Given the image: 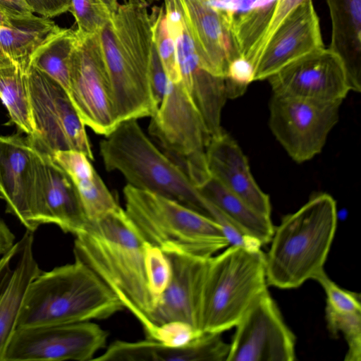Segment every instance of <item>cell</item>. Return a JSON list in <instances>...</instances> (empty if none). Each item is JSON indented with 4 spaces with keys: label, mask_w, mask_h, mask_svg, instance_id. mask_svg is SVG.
Segmentation results:
<instances>
[{
    "label": "cell",
    "mask_w": 361,
    "mask_h": 361,
    "mask_svg": "<svg viewBox=\"0 0 361 361\" xmlns=\"http://www.w3.org/2000/svg\"><path fill=\"white\" fill-rule=\"evenodd\" d=\"M75 235V258L99 276L140 322L147 338L154 340L157 300L148 280L146 241L125 210L119 206L97 220L87 221Z\"/></svg>",
    "instance_id": "obj_1"
},
{
    "label": "cell",
    "mask_w": 361,
    "mask_h": 361,
    "mask_svg": "<svg viewBox=\"0 0 361 361\" xmlns=\"http://www.w3.org/2000/svg\"><path fill=\"white\" fill-rule=\"evenodd\" d=\"M337 223L336 202L324 192L284 216L274 228L265 255L267 285L292 289L314 279L324 270Z\"/></svg>",
    "instance_id": "obj_2"
},
{
    "label": "cell",
    "mask_w": 361,
    "mask_h": 361,
    "mask_svg": "<svg viewBox=\"0 0 361 361\" xmlns=\"http://www.w3.org/2000/svg\"><path fill=\"white\" fill-rule=\"evenodd\" d=\"M124 307L80 259L39 274L25 295L16 329L103 319Z\"/></svg>",
    "instance_id": "obj_3"
},
{
    "label": "cell",
    "mask_w": 361,
    "mask_h": 361,
    "mask_svg": "<svg viewBox=\"0 0 361 361\" xmlns=\"http://www.w3.org/2000/svg\"><path fill=\"white\" fill-rule=\"evenodd\" d=\"M125 212L144 240L165 254L202 258L229 245L212 218L175 200L127 184Z\"/></svg>",
    "instance_id": "obj_4"
},
{
    "label": "cell",
    "mask_w": 361,
    "mask_h": 361,
    "mask_svg": "<svg viewBox=\"0 0 361 361\" xmlns=\"http://www.w3.org/2000/svg\"><path fill=\"white\" fill-rule=\"evenodd\" d=\"M108 171L128 184L175 200L207 216L204 197L184 172L143 132L137 119L119 123L99 143Z\"/></svg>",
    "instance_id": "obj_5"
},
{
    "label": "cell",
    "mask_w": 361,
    "mask_h": 361,
    "mask_svg": "<svg viewBox=\"0 0 361 361\" xmlns=\"http://www.w3.org/2000/svg\"><path fill=\"white\" fill-rule=\"evenodd\" d=\"M267 286L261 249L231 245L211 257L201 303L202 333L221 334L235 327Z\"/></svg>",
    "instance_id": "obj_6"
},
{
    "label": "cell",
    "mask_w": 361,
    "mask_h": 361,
    "mask_svg": "<svg viewBox=\"0 0 361 361\" xmlns=\"http://www.w3.org/2000/svg\"><path fill=\"white\" fill-rule=\"evenodd\" d=\"M150 117L149 134L198 188L211 176L206 157L210 136L181 81L169 80L165 94Z\"/></svg>",
    "instance_id": "obj_7"
},
{
    "label": "cell",
    "mask_w": 361,
    "mask_h": 361,
    "mask_svg": "<svg viewBox=\"0 0 361 361\" xmlns=\"http://www.w3.org/2000/svg\"><path fill=\"white\" fill-rule=\"evenodd\" d=\"M27 81L34 133L27 136L37 150L53 155L59 150H77L94 159L85 125L67 92L44 73L31 66Z\"/></svg>",
    "instance_id": "obj_8"
},
{
    "label": "cell",
    "mask_w": 361,
    "mask_h": 361,
    "mask_svg": "<svg viewBox=\"0 0 361 361\" xmlns=\"http://www.w3.org/2000/svg\"><path fill=\"white\" fill-rule=\"evenodd\" d=\"M76 31L68 94L83 124L96 134L106 136L118 123L99 34Z\"/></svg>",
    "instance_id": "obj_9"
},
{
    "label": "cell",
    "mask_w": 361,
    "mask_h": 361,
    "mask_svg": "<svg viewBox=\"0 0 361 361\" xmlns=\"http://www.w3.org/2000/svg\"><path fill=\"white\" fill-rule=\"evenodd\" d=\"M341 103L272 94L270 129L293 161H309L322 152L329 134L338 123Z\"/></svg>",
    "instance_id": "obj_10"
},
{
    "label": "cell",
    "mask_w": 361,
    "mask_h": 361,
    "mask_svg": "<svg viewBox=\"0 0 361 361\" xmlns=\"http://www.w3.org/2000/svg\"><path fill=\"white\" fill-rule=\"evenodd\" d=\"M107 337V331L90 321L18 328L3 361H90L105 346Z\"/></svg>",
    "instance_id": "obj_11"
},
{
    "label": "cell",
    "mask_w": 361,
    "mask_h": 361,
    "mask_svg": "<svg viewBox=\"0 0 361 361\" xmlns=\"http://www.w3.org/2000/svg\"><path fill=\"white\" fill-rule=\"evenodd\" d=\"M295 336L268 290L235 326L226 361H294Z\"/></svg>",
    "instance_id": "obj_12"
},
{
    "label": "cell",
    "mask_w": 361,
    "mask_h": 361,
    "mask_svg": "<svg viewBox=\"0 0 361 361\" xmlns=\"http://www.w3.org/2000/svg\"><path fill=\"white\" fill-rule=\"evenodd\" d=\"M267 80L273 94L322 102H343L351 92L341 58L324 47L287 64Z\"/></svg>",
    "instance_id": "obj_13"
},
{
    "label": "cell",
    "mask_w": 361,
    "mask_h": 361,
    "mask_svg": "<svg viewBox=\"0 0 361 361\" xmlns=\"http://www.w3.org/2000/svg\"><path fill=\"white\" fill-rule=\"evenodd\" d=\"M35 149L36 223L38 226L54 224L64 233L75 235L87 222L76 188L51 155Z\"/></svg>",
    "instance_id": "obj_14"
},
{
    "label": "cell",
    "mask_w": 361,
    "mask_h": 361,
    "mask_svg": "<svg viewBox=\"0 0 361 361\" xmlns=\"http://www.w3.org/2000/svg\"><path fill=\"white\" fill-rule=\"evenodd\" d=\"M35 149L20 133L0 136V198L6 212L27 230L39 227L35 217Z\"/></svg>",
    "instance_id": "obj_15"
},
{
    "label": "cell",
    "mask_w": 361,
    "mask_h": 361,
    "mask_svg": "<svg viewBox=\"0 0 361 361\" xmlns=\"http://www.w3.org/2000/svg\"><path fill=\"white\" fill-rule=\"evenodd\" d=\"M319 19L312 0H302L286 17L263 50L253 80H267L292 61L323 48Z\"/></svg>",
    "instance_id": "obj_16"
},
{
    "label": "cell",
    "mask_w": 361,
    "mask_h": 361,
    "mask_svg": "<svg viewBox=\"0 0 361 361\" xmlns=\"http://www.w3.org/2000/svg\"><path fill=\"white\" fill-rule=\"evenodd\" d=\"M171 265V278L152 314L156 326L172 321L191 325L201 334L200 312L209 258L166 254Z\"/></svg>",
    "instance_id": "obj_17"
},
{
    "label": "cell",
    "mask_w": 361,
    "mask_h": 361,
    "mask_svg": "<svg viewBox=\"0 0 361 361\" xmlns=\"http://www.w3.org/2000/svg\"><path fill=\"white\" fill-rule=\"evenodd\" d=\"M33 232L28 230L0 259V361L16 329L30 283L42 273L33 253Z\"/></svg>",
    "instance_id": "obj_18"
},
{
    "label": "cell",
    "mask_w": 361,
    "mask_h": 361,
    "mask_svg": "<svg viewBox=\"0 0 361 361\" xmlns=\"http://www.w3.org/2000/svg\"><path fill=\"white\" fill-rule=\"evenodd\" d=\"M183 3L202 68L225 78L229 63L240 57L224 14L207 0H183Z\"/></svg>",
    "instance_id": "obj_19"
},
{
    "label": "cell",
    "mask_w": 361,
    "mask_h": 361,
    "mask_svg": "<svg viewBox=\"0 0 361 361\" xmlns=\"http://www.w3.org/2000/svg\"><path fill=\"white\" fill-rule=\"evenodd\" d=\"M206 157L210 175L257 212L271 217L270 199L255 181L247 159L224 130L210 137Z\"/></svg>",
    "instance_id": "obj_20"
},
{
    "label": "cell",
    "mask_w": 361,
    "mask_h": 361,
    "mask_svg": "<svg viewBox=\"0 0 361 361\" xmlns=\"http://www.w3.org/2000/svg\"><path fill=\"white\" fill-rule=\"evenodd\" d=\"M220 333H204L185 346L173 348L147 338L144 341L113 342L95 361H223L229 344Z\"/></svg>",
    "instance_id": "obj_21"
},
{
    "label": "cell",
    "mask_w": 361,
    "mask_h": 361,
    "mask_svg": "<svg viewBox=\"0 0 361 361\" xmlns=\"http://www.w3.org/2000/svg\"><path fill=\"white\" fill-rule=\"evenodd\" d=\"M331 21L329 49L342 59L350 91L361 90V0H326Z\"/></svg>",
    "instance_id": "obj_22"
},
{
    "label": "cell",
    "mask_w": 361,
    "mask_h": 361,
    "mask_svg": "<svg viewBox=\"0 0 361 361\" xmlns=\"http://www.w3.org/2000/svg\"><path fill=\"white\" fill-rule=\"evenodd\" d=\"M52 157L73 181L88 221L97 220L119 207L83 152L59 150Z\"/></svg>",
    "instance_id": "obj_23"
},
{
    "label": "cell",
    "mask_w": 361,
    "mask_h": 361,
    "mask_svg": "<svg viewBox=\"0 0 361 361\" xmlns=\"http://www.w3.org/2000/svg\"><path fill=\"white\" fill-rule=\"evenodd\" d=\"M61 29L50 18L34 13L11 18L9 25H0V54L27 73L35 51Z\"/></svg>",
    "instance_id": "obj_24"
},
{
    "label": "cell",
    "mask_w": 361,
    "mask_h": 361,
    "mask_svg": "<svg viewBox=\"0 0 361 361\" xmlns=\"http://www.w3.org/2000/svg\"><path fill=\"white\" fill-rule=\"evenodd\" d=\"M197 188L246 235L257 239L262 245L270 242L274 231L271 217L255 211L212 176Z\"/></svg>",
    "instance_id": "obj_25"
},
{
    "label": "cell",
    "mask_w": 361,
    "mask_h": 361,
    "mask_svg": "<svg viewBox=\"0 0 361 361\" xmlns=\"http://www.w3.org/2000/svg\"><path fill=\"white\" fill-rule=\"evenodd\" d=\"M78 42V32L62 28L44 42L33 54L31 66L44 73L67 92L70 82V66Z\"/></svg>",
    "instance_id": "obj_26"
},
{
    "label": "cell",
    "mask_w": 361,
    "mask_h": 361,
    "mask_svg": "<svg viewBox=\"0 0 361 361\" xmlns=\"http://www.w3.org/2000/svg\"><path fill=\"white\" fill-rule=\"evenodd\" d=\"M0 99L11 121L27 136L34 133L27 73L12 64L0 68Z\"/></svg>",
    "instance_id": "obj_27"
},
{
    "label": "cell",
    "mask_w": 361,
    "mask_h": 361,
    "mask_svg": "<svg viewBox=\"0 0 361 361\" xmlns=\"http://www.w3.org/2000/svg\"><path fill=\"white\" fill-rule=\"evenodd\" d=\"M149 15L153 40L164 71L171 82L174 83L178 82L181 80V76L177 60L176 47L167 30L164 6H154Z\"/></svg>",
    "instance_id": "obj_28"
},
{
    "label": "cell",
    "mask_w": 361,
    "mask_h": 361,
    "mask_svg": "<svg viewBox=\"0 0 361 361\" xmlns=\"http://www.w3.org/2000/svg\"><path fill=\"white\" fill-rule=\"evenodd\" d=\"M327 327L332 335L341 333L348 344L345 361L361 360V312H339L326 306Z\"/></svg>",
    "instance_id": "obj_29"
},
{
    "label": "cell",
    "mask_w": 361,
    "mask_h": 361,
    "mask_svg": "<svg viewBox=\"0 0 361 361\" xmlns=\"http://www.w3.org/2000/svg\"><path fill=\"white\" fill-rule=\"evenodd\" d=\"M68 11L75 18L77 30L86 35L97 34L111 17L101 0H71Z\"/></svg>",
    "instance_id": "obj_30"
},
{
    "label": "cell",
    "mask_w": 361,
    "mask_h": 361,
    "mask_svg": "<svg viewBox=\"0 0 361 361\" xmlns=\"http://www.w3.org/2000/svg\"><path fill=\"white\" fill-rule=\"evenodd\" d=\"M145 257L151 292L157 300L164 292L171 278V265L168 256L160 249L146 242Z\"/></svg>",
    "instance_id": "obj_31"
},
{
    "label": "cell",
    "mask_w": 361,
    "mask_h": 361,
    "mask_svg": "<svg viewBox=\"0 0 361 361\" xmlns=\"http://www.w3.org/2000/svg\"><path fill=\"white\" fill-rule=\"evenodd\" d=\"M324 288L326 295V306L339 312H361L360 297L358 294L341 288L326 274L321 271L314 279Z\"/></svg>",
    "instance_id": "obj_32"
},
{
    "label": "cell",
    "mask_w": 361,
    "mask_h": 361,
    "mask_svg": "<svg viewBox=\"0 0 361 361\" xmlns=\"http://www.w3.org/2000/svg\"><path fill=\"white\" fill-rule=\"evenodd\" d=\"M202 334L191 325L180 321H172L158 326L154 341L173 348L185 346Z\"/></svg>",
    "instance_id": "obj_33"
},
{
    "label": "cell",
    "mask_w": 361,
    "mask_h": 361,
    "mask_svg": "<svg viewBox=\"0 0 361 361\" xmlns=\"http://www.w3.org/2000/svg\"><path fill=\"white\" fill-rule=\"evenodd\" d=\"M168 83L169 79L164 71L154 42L150 71V88L155 111L165 94Z\"/></svg>",
    "instance_id": "obj_34"
},
{
    "label": "cell",
    "mask_w": 361,
    "mask_h": 361,
    "mask_svg": "<svg viewBox=\"0 0 361 361\" xmlns=\"http://www.w3.org/2000/svg\"><path fill=\"white\" fill-rule=\"evenodd\" d=\"M32 8L42 17L50 18L69 11L71 0H25Z\"/></svg>",
    "instance_id": "obj_35"
},
{
    "label": "cell",
    "mask_w": 361,
    "mask_h": 361,
    "mask_svg": "<svg viewBox=\"0 0 361 361\" xmlns=\"http://www.w3.org/2000/svg\"><path fill=\"white\" fill-rule=\"evenodd\" d=\"M0 11L13 18L34 13L25 0H0Z\"/></svg>",
    "instance_id": "obj_36"
},
{
    "label": "cell",
    "mask_w": 361,
    "mask_h": 361,
    "mask_svg": "<svg viewBox=\"0 0 361 361\" xmlns=\"http://www.w3.org/2000/svg\"><path fill=\"white\" fill-rule=\"evenodd\" d=\"M16 237L6 223L0 218V256L4 255L14 245Z\"/></svg>",
    "instance_id": "obj_37"
},
{
    "label": "cell",
    "mask_w": 361,
    "mask_h": 361,
    "mask_svg": "<svg viewBox=\"0 0 361 361\" xmlns=\"http://www.w3.org/2000/svg\"><path fill=\"white\" fill-rule=\"evenodd\" d=\"M111 15L115 13L119 6L117 0H101Z\"/></svg>",
    "instance_id": "obj_38"
},
{
    "label": "cell",
    "mask_w": 361,
    "mask_h": 361,
    "mask_svg": "<svg viewBox=\"0 0 361 361\" xmlns=\"http://www.w3.org/2000/svg\"><path fill=\"white\" fill-rule=\"evenodd\" d=\"M11 24V18L0 11V25H9Z\"/></svg>",
    "instance_id": "obj_39"
},
{
    "label": "cell",
    "mask_w": 361,
    "mask_h": 361,
    "mask_svg": "<svg viewBox=\"0 0 361 361\" xmlns=\"http://www.w3.org/2000/svg\"><path fill=\"white\" fill-rule=\"evenodd\" d=\"M147 1V3L149 5V4L154 2V1H158V0H145Z\"/></svg>",
    "instance_id": "obj_40"
}]
</instances>
